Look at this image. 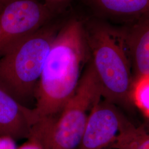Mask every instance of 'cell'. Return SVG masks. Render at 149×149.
Wrapping results in <instances>:
<instances>
[{
    "label": "cell",
    "mask_w": 149,
    "mask_h": 149,
    "mask_svg": "<svg viewBox=\"0 0 149 149\" xmlns=\"http://www.w3.org/2000/svg\"><path fill=\"white\" fill-rule=\"evenodd\" d=\"M84 19L64 20L45 60L34 94L36 121L55 117L74 94L83 66L90 60Z\"/></svg>",
    "instance_id": "obj_1"
},
{
    "label": "cell",
    "mask_w": 149,
    "mask_h": 149,
    "mask_svg": "<svg viewBox=\"0 0 149 149\" xmlns=\"http://www.w3.org/2000/svg\"><path fill=\"white\" fill-rule=\"evenodd\" d=\"M84 18L91 61L102 97L118 107L130 109L134 106L133 77L124 26L93 16Z\"/></svg>",
    "instance_id": "obj_2"
},
{
    "label": "cell",
    "mask_w": 149,
    "mask_h": 149,
    "mask_svg": "<svg viewBox=\"0 0 149 149\" xmlns=\"http://www.w3.org/2000/svg\"><path fill=\"white\" fill-rule=\"evenodd\" d=\"M102 98L101 88L91 59L85 65L74 94L55 117L38 120L28 140L42 149H76L93 106Z\"/></svg>",
    "instance_id": "obj_3"
},
{
    "label": "cell",
    "mask_w": 149,
    "mask_h": 149,
    "mask_svg": "<svg viewBox=\"0 0 149 149\" xmlns=\"http://www.w3.org/2000/svg\"><path fill=\"white\" fill-rule=\"evenodd\" d=\"M64 20L55 18L0 57V85L24 106L34 97L45 60Z\"/></svg>",
    "instance_id": "obj_4"
},
{
    "label": "cell",
    "mask_w": 149,
    "mask_h": 149,
    "mask_svg": "<svg viewBox=\"0 0 149 149\" xmlns=\"http://www.w3.org/2000/svg\"><path fill=\"white\" fill-rule=\"evenodd\" d=\"M56 17L40 0H12L0 12V57Z\"/></svg>",
    "instance_id": "obj_5"
},
{
    "label": "cell",
    "mask_w": 149,
    "mask_h": 149,
    "mask_svg": "<svg viewBox=\"0 0 149 149\" xmlns=\"http://www.w3.org/2000/svg\"><path fill=\"white\" fill-rule=\"evenodd\" d=\"M130 124L117 106L101 98L91 111L76 149L110 148Z\"/></svg>",
    "instance_id": "obj_6"
},
{
    "label": "cell",
    "mask_w": 149,
    "mask_h": 149,
    "mask_svg": "<svg viewBox=\"0 0 149 149\" xmlns=\"http://www.w3.org/2000/svg\"><path fill=\"white\" fill-rule=\"evenodd\" d=\"M36 121L33 109L22 104L0 85V136L28 139Z\"/></svg>",
    "instance_id": "obj_7"
},
{
    "label": "cell",
    "mask_w": 149,
    "mask_h": 149,
    "mask_svg": "<svg viewBox=\"0 0 149 149\" xmlns=\"http://www.w3.org/2000/svg\"><path fill=\"white\" fill-rule=\"evenodd\" d=\"M123 26L134 83L149 77V14Z\"/></svg>",
    "instance_id": "obj_8"
},
{
    "label": "cell",
    "mask_w": 149,
    "mask_h": 149,
    "mask_svg": "<svg viewBox=\"0 0 149 149\" xmlns=\"http://www.w3.org/2000/svg\"><path fill=\"white\" fill-rule=\"evenodd\" d=\"M96 18L125 25L149 14V0H82Z\"/></svg>",
    "instance_id": "obj_9"
},
{
    "label": "cell",
    "mask_w": 149,
    "mask_h": 149,
    "mask_svg": "<svg viewBox=\"0 0 149 149\" xmlns=\"http://www.w3.org/2000/svg\"><path fill=\"white\" fill-rule=\"evenodd\" d=\"M110 148L149 149V119L139 126L131 123Z\"/></svg>",
    "instance_id": "obj_10"
},
{
    "label": "cell",
    "mask_w": 149,
    "mask_h": 149,
    "mask_svg": "<svg viewBox=\"0 0 149 149\" xmlns=\"http://www.w3.org/2000/svg\"><path fill=\"white\" fill-rule=\"evenodd\" d=\"M132 98L134 105L149 119V77L134 82Z\"/></svg>",
    "instance_id": "obj_11"
},
{
    "label": "cell",
    "mask_w": 149,
    "mask_h": 149,
    "mask_svg": "<svg viewBox=\"0 0 149 149\" xmlns=\"http://www.w3.org/2000/svg\"><path fill=\"white\" fill-rule=\"evenodd\" d=\"M74 0H42L48 10L56 17H60L69 11Z\"/></svg>",
    "instance_id": "obj_12"
},
{
    "label": "cell",
    "mask_w": 149,
    "mask_h": 149,
    "mask_svg": "<svg viewBox=\"0 0 149 149\" xmlns=\"http://www.w3.org/2000/svg\"><path fill=\"white\" fill-rule=\"evenodd\" d=\"M15 141L8 136H0V149H17Z\"/></svg>",
    "instance_id": "obj_13"
},
{
    "label": "cell",
    "mask_w": 149,
    "mask_h": 149,
    "mask_svg": "<svg viewBox=\"0 0 149 149\" xmlns=\"http://www.w3.org/2000/svg\"><path fill=\"white\" fill-rule=\"evenodd\" d=\"M17 149H42L37 144L34 143L31 140H28L26 143L22 145L20 147Z\"/></svg>",
    "instance_id": "obj_14"
},
{
    "label": "cell",
    "mask_w": 149,
    "mask_h": 149,
    "mask_svg": "<svg viewBox=\"0 0 149 149\" xmlns=\"http://www.w3.org/2000/svg\"><path fill=\"white\" fill-rule=\"evenodd\" d=\"M12 0H0V12Z\"/></svg>",
    "instance_id": "obj_15"
},
{
    "label": "cell",
    "mask_w": 149,
    "mask_h": 149,
    "mask_svg": "<svg viewBox=\"0 0 149 149\" xmlns=\"http://www.w3.org/2000/svg\"></svg>",
    "instance_id": "obj_16"
}]
</instances>
